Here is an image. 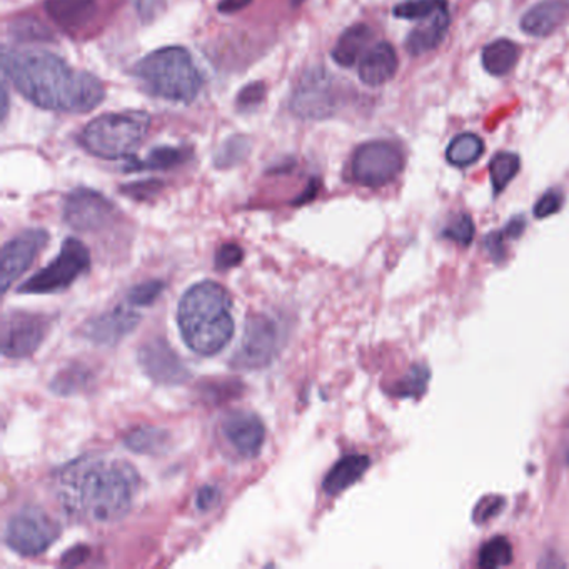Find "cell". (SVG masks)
Returning a JSON list of instances; mask_svg holds the SVG:
<instances>
[{
  "mask_svg": "<svg viewBox=\"0 0 569 569\" xmlns=\"http://www.w3.org/2000/svg\"><path fill=\"white\" fill-rule=\"evenodd\" d=\"M138 471L128 461L88 455L56 475L62 509L81 521L108 525L124 518L138 495Z\"/></svg>",
  "mask_w": 569,
  "mask_h": 569,
  "instance_id": "1",
  "label": "cell"
},
{
  "mask_svg": "<svg viewBox=\"0 0 569 569\" xmlns=\"http://www.w3.org/2000/svg\"><path fill=\"white\" fill-rule=\"evenodd\" d=\"M4 74L28 101L46 111L84 114L104 102L106 91L91 72L39 49H6Z\"/></svg>",
  "mask_w": 569,
  "mask_h": 569,
  "instance_id": "2",
  "label": "cell"
},
{
  "mask_svg": "<svg viewBox=\"0 0 569 569\" xmlns=\"http://www.w3.org/2000/svg\"><path fill=\"white\" fill-rule=\"evenodd\" d=\"M178 326L182 341L196 355L221 352L234 336L231 299L226 289L214 281L191 286L179 301Z\"/></svg>",
  "mask_w": 569,
  "mask_h": 569,
  "instance_id": "3",
  "label": "cell"
},
{
  "mask_svg": "<svg viewBox=\"0 0 569 569\" xmlns=\"http://www.w3.org/2000/svg\"><path fill=\"white\" fill-rule=\"evenodd\" d=\"M132 74L146 91L166 101L191 104L202 89V76L184 48H162L142 58Z\"/></svg>",
  "mask_w": 569,
  "mask_h": 569,
  "instance_id": "4",
  "label": "cell"
},
{
  "mask_svg": "<svg viewBox=\"0 0 569 569\" xmlns=\"http://www.w3.org/2000/svg\"><path fill=\"white\" fill-rule=\"evenodd\" d=\"M151 128V116L144 111L111 112L99 116L82 129V148L101 159L131 158L144 142Z\"/></svg>",
  "mask_w": 569,
  "mask_h": 569,
  "instance_id": "5",
  "label": "cell"
},
{
  "mask_svg": "<svg viewBox=\"0 0 569 569\" xmlns=\"http://www.w3.org/2000/svg\"><path fill=\"white\" fill-rule=\"evenodd\" d=\"M91 252L84 242L68 238L62 242L59 254L41 271L21 284L19 295H58L71 288L79 278L91 271Z\"/></svg>",
  "mask_w": 569,
  "mask_h": 569,
  "instance_id": "6",
  "label": "cell"
},
{
  "mask_svg": "<svg viewBox=\"0 0 569 569\" xmlns=\"http://www.w3.org/2000/svg\"><path fill=\"white\" fill-rule=\"evenodd\" d=\"M61 536V526L39 506H24L9 519L6 542L26 558L44 555Z\"/></svg>",
  "mask_w": 569,
  "mask_h": 569,
  "instance_id": "7",
  "label": "cell"
},
{
  "mask_svg": "<svg viewBox=\"0 0 569 569\" xmlns=\"http://www.w3.org/2000/svg\"><path fill=\"white\" fill-rule=\"evenodd\" d=\"M119 0H46L49 19L72 39H89L104 28Z\"/></svg>",
  "mask_w": 569,
  "mask_h": 569,
  "instance_id": "8",
  "label": "cell"
},
{
  "mask_svg": "<svg viewBox=\"0 0 569 569\" xmlns=\"http://www.w3.org/2000/svg\"><path fill=\"white\" fill-rule=\"evenodd\" d=\"M282 328L268 315L249 316L241 345L232 355V369L259 371L268 368L281 351Z\"/></svg>",
  "mask_w": 569,
  "mask_h": 569,
  "instance_id": "9",
  "label": "cell"
},
{
  "mask_svg": "<svg viewBox=\"0 0 569 569\" xmlns=\"http://www.w3.org/2000/svg\"><path fill=\"white\" fill-rule=\"evenodd\" d=\"M338 89L335 78L321 66L306 69L292 91L289 108L305 121H322L338 111Z\"/></svg>",
  "mask_w": 569,
  "mask_h": 569,
  "instance_id": "10",
  "label": "cell"
},
{
  "mask_svg": "<svg viewBox=\"0 0 569 569\" xmlns=\"http://www.w3.org/2000/svg\"><path fill=\"white\" fill-rule=\"evenodd\" d=\"M405 168V154L389 141L359 146L351 159V176L365 188H381L398 178Z\"/></svg>",
  "mask_w": 569,
  "mask_h": 569,
  "instance_id": "11",
  "label": "cell"
},
{
  "mask_svg": "<svg viewBox=\"0 0 569 569\" xmlns=\"http://www.w3.org/2000/svg\"><path fill=\"white\" fill-rule=\"evenodd\" d=\"M52 319L36 312H8L2 321V355L9 359L31 358L51 331Z\"/></svg>",
  "mask_w": 569,
  "mask_h": 569,
  "instance_id": "12",
  "label": "cell"
},
{
  "mask_svg": "<svg viewBox=\"0 0 569 569\" xmlns=\"http://www.w3.org/2000/svg\"><path fill=\"white\" fill-rule=\"evenodd\" d=\"M118 216L114 202L94 189L78 188L69 192L62 206V218L78 232H98L108 228Z\"/></svg>",
  "mask_w": 569,
  "mask_h": 569,
  "instance_id": "13",
  "label": "cell"
},
{
  "mask_svg": "<svg viewBox=\"0 0 569 569\" xmlns=\"http://www.w3.org/2000/svg\"><path fill=\"white\" fill-rule=\"evenodd\" d=\"M138 362L144 375L156 385L179 386L191 379L186 362L161 336L148 339L138 349Z\"/></svg>",
  "mask_w": 569,
  "mask_h": 569,
  "instance_id": "14",
  "label": "cell"
},
{
  "mask_svg": "<svg viewBox=\"0 0 569 569\" xmlns=\"http://www.w3.org/2000/svg\"><path fill=\"white\" fill-rule=\"evenodd\" d=\"M49 232L46 229H28L14 236L2 248V268H0V289L8 292L14 281H18L36 261L42 249L48 246Z\"/></svg>",
  "mask_w": 569,
  "mask_h": 569,
  "instance_id": "15",
  "label": "cell"
},
{
  "mask_svg": "<svg viewBox=\"0 0 569 569\" xmlns=\"http://www.w3.org/2000/svg\"><path fill=\"white\" fill-rule=\"evenodd\" d=\"M221 432L242 459L258 458L266 441V426L256 412L234 409L222 418Z\"/></svg>",
  "mask_w": 569,
  "mask_h": 569,
  "instance_id": "16",
  "label": "cell"
},
{
  "mask_svg": "<svg viewBox=\"0 0 569 569\" xmlns=\"http://www.w3.org/2000/svg\"><path fill=\"white\" fill-rule=\"evenodd\" d=\"M129 306H116V308L86 321L81 328L82 338L88 339L92 345L104 346V348L119 345L141 322V315L132 311Z\"/></svg>",
  "mask_w": 569,
  "mask_h": 569,
  "instance_id": "17",
  "label": "cell"
},
{
  "mask_svg": "<svg viewBox=\"0 0 569 569\" xmlns=\"http://www.w3.org/2000/svg\"><path fill=\"white\" fill-rule=\"evenodd\" d=\"M398 71V56L389 42L372 46L359 64V79L369 88H379L391 81Z\"/></svg>",
  "mask_w": 569,
  "mask_h": 569,
  "instance_id": "18",
  "label": "cell"
},
{
  "mask_svg": "<svg viewBox=\"0 0 569 569\" xmlns=\"http://www.w3.org/2000/svg\"><path fill=\"white\" fill-rule=\"evenodd\" d=\"M449 11L448 6L436 11L435 14L429 16L428 19L422 21L421 26L415 29L411 34L406 38V51L418 58V56L428 54L435 51L442 41L449 29Z\"/></svg>",
  "mask_w": 569,
  "mask_h": 569,
  "instance_id": "19",
  "label": "cell"
},
{
  "mask_svg": "<svg viewBox=\"0 0 569 569\" xmlns=\"http://www.w3.org/2000/svg\"><path fill=\"white\" fill-rule=\"evenodd\" d=\"M568 18L565 0H545L529 9L521 19V29L532 38H546L552 34Z\"/></svg>",
  "mask_w": 569,
  "mask_h": 569,
  "instance_id": "20",
  "label": "cell"
},
{
  "mask_svg": "<svg viewBox=\"0 0 569 569\" xmlns=\"http://www.w3.org/2000/svg\"><path fill=\"white\" fill-rule=\"evenodd\" d=\"M371 466V459L365 455H349L345 458L339 459L331 471L326 475L325 481H322V489L326 495L336 496L341 495L346 489L351 488L355 482L365 476Z\"/></svg>",
  "mask_w": 569,
  "mask_h": 569,
  "instance_id": "21",
  "label": "cell"
},
{
  "mask_svg": "<svg viewBox=\"0 0 569 569\" xmlns=\"http://www.w3.org/2000/svg\"><path fill=\"white\" fill-rule=\"evenodd\" d=\"M172 436L159 426H138L124 436L129 451L142 456H162L171 449Z\"/></svg>",
  "mask_w": 569,
  "mask_h": 569,
  "instance_id": "22",
  "label": "cell"
},
{
  "mask_svg": "<svg viewBox=\"0 0 569 569\" xmlns=\"http://www.w3.org/2000/svg\"><path fill=\"white\" fill-rule=\"evenodd\" d=\"M192 151L189 148H174V146H161L154 148L144 159L129 158L126 171H169L186 164L191 159Z\"/></svg>",
  "mask_w": 569,
  "mask_h": 569,
  "instance_id": "23",
  "label": "cell"
},
{
  "mask_svg": "<svg viewBox=\"0 0 569 569\" xmlns=\"http://www.w3.org/2000/svg\"><path fill=\"white\" fill-rule=\"evenodd\" d=\"M371 39L372 31L369 26L356 24L346 29L341 38L338 39V44L332 49V59H335L336 64L341 66V68L355 66L368 48Z\"/></svg>",
  "mask_w": 569,
  "mask_h": 569,
  "instance_id": "24",
  "label": "cell"
},
{
  "mask_svg": "<svg viewBox=\"0 0 569 569\" xmlns=\"http://www.w3.org/2000/svg\"><path fill=\"white\" fill-rule=\"evenodd\" d=\"M96 381V372L84 362H69L52 378L51 391L58 396H74L88 391Z\"/></svg>",
  "mask_w": 569,
  "mask_h": 569,
  "instance_id": "25",
  "label": "cell"
},
{
  "mask_svg": "<svg viewBox=\"0 0 569 569\" xmlns=\"http://www.w3.org/2000/svg\"><path fill=\"white\" fill-rule=\"evenodd\" d=\"M482 66L496 78L509 74L519 59V48L508 39H498L482 49Z\"/></svg>",
  "mask_w": 569,
  "mask_h": 569,
  "instance_id": "26",
  "label": "cell"
},
{
  "mask_svg": "<svg viewBox=\"0 0 569 569\" xmlns=\"http://www.w3.org/2000/svg\"><path fill=\"white\" fill-rule=\"evenodd\" d=\"M482 154H485V144L471 132L456 136L446 149V159L455 168H468L478 162Z\"/></svg>",
  "mask_w": 569,
  "mask_h": 569,
  "instance_id": "27",
  "label": "cell"
},
{
  "mask_svg": "<svg viewBox=\"0 0 569 569\" xmlns=\"http://www.w3.org/2000/svg\"><path fill=\"white\" fill-rule=\"evenodd\" d=\"M244 391V386L239 379H206L198 386L199 398L208 405H224L239 398Z\"/></svg>",
  "mask_w": 569,
  "mask_h": 569,
  "instance_id": "28",
  "label": "cell"
},
{
  "mask_svg": "<svg viewBox=\"0 0 569 569\" xmlns=\"http://www.w3.org/2000/svg\"><path fill=\"white\" fill-rule=\"evenodd\" d=\"M519 158L512 152H499L489 162V174H491L492 189L495 194L505 191L506 186L516 178L519 172Z\"/></svg>",
  "mask_w": 569,
  "mask_h": 569,
  "instance_id": "29",
  "label": "cell"
},
{
  "mask_svg": "<svg viewBox=\"0 0 569 569\" xmlns=\"http://www.w3.org/2000/svg\"><path fill=\"white\" fill-rule=\"evenodd\" d=\"M512 562V548L508 539L498 538L489 539L479 549L478 566L482 569L505 568Z\"/></svg>",
  "mask_w": 569,
  "mask_h": 569,
  "instance_id": "30",
  "label": "cell"
},
{
  "mask_svg": "<svg viewBox=\"0 0 569 569\" xmlns=\"http://www.w3.org/2000/svg\"><path fill=\"white\" fill-rule=\"evenodd\" d=\"M249 152H251V141L244 136H234V138L228 139L216 152V168H234L248 158Z\"/></svg>",
  "mask_w": 569,
  "mask_h": 569,
  "instance_id": "31",
  "label": "cell"
},
{
  "mask_svg": "<svg viewBox=\"0 0 569 569\" xmlns=\"http://www.w3.org/2000/svg\"><path fill=\"white\" fill-rule=\"evenodd\" d=\"M446 0H405L392 9V14L406 21H425L439 9L445 8Z\"/></svg>",
  "mask_w": 569,
  "mask_h": 569,
  "instance_id": "32",
  "label": "cell"
},
{
  "mask_svg": "<svg viewBox=\"0 0 569 569\" xmlns=\"http://www.w3.org/2000/svg\"><path fill=\"white\" fill-rule=\"evenodd\" d=\"M429 382V369L425 365H415L408 375L398 382L395 392L401 398H419L425 395Z\"/></svg>",
  "mask_w": 569,
  "mask_h": 569,
  "instance_id": "33",
  "label": "cell"
},
{
  "mask_svg": "<svg viewBox=\"0 0 569 569\" xmlns=\"http://www.w3.org/2000/svg\"><path fill=\"white\" fill-rule=\"evenodd\" d=\"M166 282L161 279H149V281L136 284L128 292V305L138 306V308H146V306H152L162 292H164Z\"/></svg>",
  "mask_w": 569,
  "mask_h": 569,
  "instance_id": "34",
  "label": "cell"
},
{
  "mask_svg": "<svg viewBox=\"0 0 569 569\" xmlns=\"http://www.w3.org/2000/svg\"><path fill=\"white\" fill-rule=\"evenodd\" d=\"M445 236L458 244H469L475 238V222L468 214H459L449 222L448 228L445 229Z\"/></svg>",
  "mask_w": 569,
  "mask_h": 569,
  "instance_id": "35",
  "label": "cell"
},
{
  "mask_svg": "<svg viewBox=\"0 0 569 569\" xmlns=\"http://www.w3.org/2000/svg\"><path fill=\"white\" fill-rule=\"evenodd\" d=\"M12 36L21 39V41H49L52 38L49 34L48 29L41 24V22L36 21V19H21V21L16 22L11 29Z\"/></svg>",
  "mask_w": 569,
  "mask_h": 569,
  "instance_id": "36",
  "label": "cell"
},
{
  "mask_svg": "<svg viewBox=\"0 0 569 569\" xmlns=\"http://www.w3.org/2000/svg\"><path fill=\"white\" fill-rule=\"evenodd\" d=\"M266 92H268V88H266L264 82H251V84L241 89V92L238 94V99H236V104H238V108L241 109V111L258 108V106L264 101Z\"/></svg>",
  "mask_w": 569,
  "mask_h": 569,
  "instance_id": "37",
  "label": "cell"
},
{
  "mask_svg": "<svg viewBox=\"0 0 569 569\" xmlns=\"http://www.w3.org/2000/svg\"><path fill=\"white\" fill-rule=\"evenodd\" d=\"M242 259H244V251L241 246L229 242V244H222L216 252L214 266L218 271L224 272L241 264Z\"/></svg>",
  "mask_w": 569,
  "mask_h": 569,
  "instance_id": "38",
  "label": "cell"
},
{
  "mask_svg": "<svg viewBox=\"0 0 569 569\" xmlns=\"http://www.w3.org/2000/svg\"><path fill=\"white\" fill-rule=\"evenodd\" d=\"M162 189V182L151 179V181L132 182V184L122 186V194L128 198L136 199V201H148L154 198Z\"/></svg>",
  "mask_w": 569,
  "mask_h": 569,
  "instance_id": "39",
  "label": "cell"
},
{
  "mask_svg": "<svg viewBox=\"0 0 569 569\" xmlns=\"http://www.w3.org/2000/svg\"><path fill=\"white\" fill-rule=\"evenodd\" d=\"M136 11L144 24H151L159 16L164 14L168 0H134Z\"/></svg>",
  "mask_w": 569,
  "mask_h": 569,
  "instance_id": "40",
  "label": "cell"
},
{
  "mask_svg": "<svg viewBox=\"0 0 569 569\" xmlns=\"http://www.w3.org/2000/svg\"><path fill=\"white\" fill-rule=\"evenodd\" d=\"M562 196L556 191H548L538 199L535 206V218L546 219L561 209Z\"/></svg>",
  "mask_w": 569,
  "mask_h": 569,
  "instance_id": "41",
  "label": "cell"
},
{
  "mask_svg": "<svg viewBox=\"0 0 569 569\" xmlns=\"http://www.w3.org/2000/svg\"><path fill=\"white\" fill-rule=\"evenodd\" d=\"M222 492L218 486L206 485L196 492V508L202 512L212 511L221 502Z\"/></svg>",
  "mask_w": 569,
  "mask_h": 569,
  "instance_id": "42",
  "label": "cell"
},
{
  "mask_svg": "<svg viewBox=\"0 0 569 569\" xmlns=\"http://www.w3.org/2000/svg\"><path fill=\"white\" fill-rule=\"evenodd\" d=\"M501 498H498V496H488V498L481 499V501L478 502L475 512H472V519H475L478 525H482V522L495 518V516L501 511Z\"/></svg>",
  "mask_w": 569,
  "mask_h": 569,
  "instance_id": "43",
  "label": "cell"
},
{
  "mask_svg": "<svg viewBox=\"0 0 569 569\" xmlns=\"http://www.w3.org/2000/svg\"><path fill=\"white\" fill-rule=\"evenodd\" d=\"M89 552L91 551H89V548H86V546H74V548L69 549V551L62 556V565L79 566L89 558Z\"/></svg>",
  "mask_w": 569,
  "mask_h": 569,
  "instance_id": "44",
  "label": "cell"
},
{
  "mask_svg": "<svg viewBox=\"0 0 569 569\" xmlns=\"http://www.w3.org/2000/svg\"><path fill=\"white\" fill-rule=\"evenodd\" d=\"M252 0H221L218 6V11L221 14L232 16L236 12H241L242 9L251 6Z\"/></svg>",
  "mask_w": 569,
  "mask_h": 569,
  "instance_id": "45",
  "label": "cell"
},
{
  "mask_svg": "<svg viewBox=\"0 0 569 569\" xmlns=\"http://www.w3.org/2000/svg\"><path fill=\"white\" fill-rule=\"evenodd\" d=\"M522 229H525V221L521 218L512 219L509 222L508 228H506V234L511 236V238H518L521 234Z\"/></svg>",
  "mask_w": 569,
  "mask_h": 569,
  "instance_id": "46",
  "label": "cell"
},
{
  "mask_svg": "<svg viewBox=\"0 0 569 569\" xmlns=\"http://www.w3.org/2000/svg\"><path fill=\"white\" fill-rule=\"evenodd\" d=\"M318 188H319V182L316 181H312L311 184H309V188L306 189L305 191V194L301 196V198L298 199V201H296V204H306V202H309L311 201L312 198H315L316 194H318Z\"/></svg>",
  "mask_w": 569,
  "mask_h": 569,
  "instance_id": "47",
  "label": "cell"
},
{
  "mask_svg": "<svg viewBox=\"0 0 569 569\" xmlns=\"http://www.w3.org/2000/svg\"><path fill=\"white\" fill-rule=\"evenodd\" d=\"M9 112V92H8V84H2V118L6 119V116H8Z\"/></svg>",
  "mask_w": 569,
  "mask_h": 569,
  "instance_id": "48",
  "label": "cell"
}]
</instances>
